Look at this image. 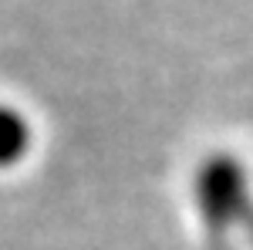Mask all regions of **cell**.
<instances>
[{"instance_id":"cell-1","label":"cell","mask_w":253,"mask_h":250,"mask_svg":"<svg viewBox=\"0 0 253 250\" xmlns=\"http://www.w3.org/2000/svg\"><path fill=\"white\" fill-rule=\"evenodd\" d=\"M196 203L213 233H226L243 216H250V183L230 155L210 159L196 179Z\"/></svg>"},{"instance_id":"cell-2","label":"cell","mask_w":253,"mask_h":250,"mask_svg":"<svg viewBox=\"0 0 253 250\" xmlns=\"http://www.w3.org/2000/svg\"><path fill=\"white\" fill-rule=\"evenodd\" d=\"M27 142H31V129L20 118V112L0 105V166H14L27 152Z\"/></svg>"}]
</instances>
